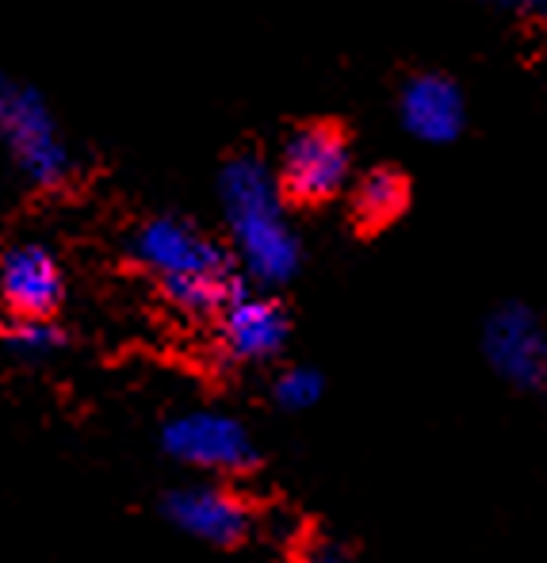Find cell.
Masks as SVG:
<instances>
[{"label": "cell", "instance_id": "ba28073f", "mask_svg": "<svg viewBox=\"0 0 547 563\" xmlns=\"http://www.w3.org/2000/svg\"><path fill=\"white\" fill-rule=\"evenodd\" d=\"M165 518L172 521V529L211 549L245 544L257 529V510L249 506V498L222 483H188V487L169 490Z\"/></svg>", "mask_w": 547, "mask_h": 563}, {"label": "cell", "instance_id": "7a4b0ae2", "mask_svg": "<svg viewBox=\"0 0 547 563\" xmlns=\"http://www.w3.org/2000/svg\"><path fill=\"white\" fill-rule=\"evenodd\" d=\"M131 257L154 276L165 303L185 319H215L242 284L234 253L180 216L146 219L131 234Z\"/></svg>", "mask_w": 547, "mask_h": 563}, {"label": "cell", "instance_id": "277c9868", "mask_svg": "<svg viewBox=\"0 0 547 563\" xmlns=\"http://www.w3.org/2000/svg\"><path fill=\"white\" fill-rule=\"evenodd\" d=\"M353 142L337 123H303L280 150V192L291 208H326L353 185Z\"/></svg>", "mask_w": 547, "mask_h": 563}, {"label": "cell", "instance_id": "5b68a950", "mask_svg": "<svg viewBox=\"0 0 547 563\" xmlns=\"http://www.w3.org/2000/svg\"><path fill=\"white\" fill-rule=\"evenodd\" d=\"M161 449L177 464L208 475H242L257 464V441L249 426L222 410H185L161 430Z\"/></svg>", "mask_w": 547, "mask_h": 563}, {"label": "cell", "instance_id": "52a82bcc", "mask_svg": "<svg viewBox=\"0 0 547 563\" xmlns=\"http://www.w3.org/2000/svg\"><path fill=\"white\" fill-rule=\"evenodd\" d=\"M291 334V322L283 303L265 288L237 284L234 296L215 314L219 353L230 364H268L283 353Z\"/></svg>", "mask_w": 547, "mask_h": 563}, {"label": "cell", "instance_id": "3957f363", "mask_svg": "<svg viewBox=\"0 0 547 563\" xmlns=\"http://www.w3.org/2000/svg\"><path fill=\"white\" fill-rule=\"evenodd\" d=\"M0 146L20 177L43 192H58L74 180V150L51 104L15 77H0Z\"/></svg>", "mask_w": 547, "mask_h": 563}, {"label": "cell", "instance_id": "7c38bea8", "mask_svg": "<svg viewBox=\"0 0 547 563\" xmlns=\"http://www.w3.org/2000/svg\"><path fill=\"white\" fill-rule=\"evenodd\" d=\"M4 349L27 364L51 361L66 349V330L54 322V314L51 319H12L4 330Z\"/></svg>", "mask_w": 547, "mask_h": 563}, {"label": "cell", "instance_id": "4fadbf2b", "mask_svg": "<svg viewBox=\"0 0 547 563\" xmlns=\"http://www.w3.org/2000/svg\"><path fill=\"white\" fill-rule=\"evenodd\" d=\"M272 399L280 402L283 410H311L314 402L322 399V376L314 368H283L280 376L272 379Z\"/></svg>", "mask_w": 547, "mask_h": 563}, {"label": "cell", "instance_id": "6da1fadb", "mask_svg": "<svg viewBox=\"0 0 547 563\" xmlns=\"http://www.w3.org/2000/svg\"><path fill=\"white\" fill-rule=\"evenodd\" d=\"M219 208L234 265L253 288H283L303 265V242L291 227L280 180L253 154L230 157L219 173Z\"/></svg>", "mask_w": 547, "mask_h": 563}, {"label": "cell", "instance_id": "9a60e30c", "mask_svg": "<svg viewBox=\"0 0 547 563\" xmlns=\"http://www.w3.org/2000/svg\"><path fill=\"white\" fill-rule=\"evenodd\" d=\"M303 563H353V556L345 549H337V544H319V549L303 552Z\"/></svg>", "mask_w": 547, "mask_h": 563}, {"label": "cell", "instance_id": "5bb4252c", "mask_svg": "<svg viewBox=\"0 0 547 563\" xmlns=\"http://www.w3.org/2000/svg\"><path fill=\"white\" fill-rule=\"evenodd\" d=\"M487 4L525 23H547V0H487Z\"/></svg>", "mask_w": 547, "mask_h": 563}, {"label": "cell", "instance_id": "9c48e42d", "mask_svg": "<svg viewBox=\"0 0 547 563\" xmlns=\"http://www.w3.org/2000/svg\"><path fill=\"white\" fill-rule=\"evenodd\" d=\"M66 299V273L51 245L15 242L0 257V303L12 319H51Z\"/></svg>", "mask_w": 547, "mask_h": 563}, {"label": "cell", "instance_id": "30bf717a", "mask_svg": "<svg viewBox=\"0 0 547 563\" xmlns=\"http://www.w3.org/2000/svg\"><path fill=\"white\" fill-rule=\"evenodd\" d=\"M399 119L414 142L448 146L464 134L467 100L444 74H414L399 92Z\"/></svg>", "mask_w": 547, "mask_h": 563}, {"label": "cell", "instance_id": "8992f818", "mask_svg": "<svg viewBox=\"0 0 547 563\" xmlns=\"http://www.w3.org/2000/svg\"><path fill=\"white\" fill-rule=\"evenodd\" d=\"M482 356L521 395H547V327L528 303H502L482 327Z\"/></svg>", "mask_w": 547, "mask_h": 563}, {"label": "cell", "instance_id": "8fae6325", "mask_svg": "<svg viewBox=\"0 0 547 563\" xmlns=\"http://www.w3.org/2000/svg\"><path fill=\"white\" fill-rule=\"evenodd\" d=\"M353 219L360 230H383L410 208V180L391 165H376L353 180Z\"/></svg>", "mask_w": 547, "mask_h": 563}]
</instances>
